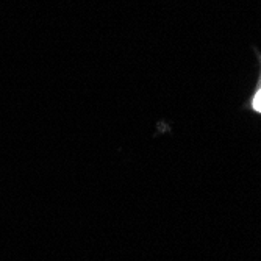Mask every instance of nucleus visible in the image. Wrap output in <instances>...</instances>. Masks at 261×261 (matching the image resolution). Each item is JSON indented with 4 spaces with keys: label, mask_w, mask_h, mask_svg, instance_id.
<instances>
[{
    "label": "nucleus",
    "mask_w": 261,
    "mask_h": 261,
    "mask_svg": "<svg viewBox=\"0 0 261 261\" xmlns=\"http://www.w3.org/2000/svg\"><path fill=\"white\" fill-rule=\"evenodd\" d=\"M253 108L261 113V89L258 91V94H256L255 99H253Z\"/></svg>",
    "instance_id": "nucleus-1"
}]
</instances>
